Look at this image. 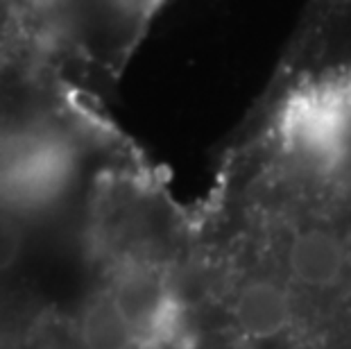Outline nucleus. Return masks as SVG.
<instances>
[{
  "label": "nucleus",
  "instance_id": "nucleus-1",
  "mask_svg": "<svg viewBox=\"0 0 351 349\" xmlns=\"http://www.w3.org/2000/svg\"><path fill=\"white\" fill-rule=\"evenodd\" d=\"M288 139L317 161L345 154L351 136V84H328L304 93L288 111Z\"/></svg>",
  "mask_w": 351,
  "mask_h": 349
},
{
  "label": "nucleus",
  "instance_id": "nucleus-2",
  "mask_svg": "<svg viewBox=\"0 0 351 349\" xmlns=\"http://www.w3.org/2000/svg\"><path fill=\"white\" fill-rule=\"evenodd\" d=\"M66 170L64 152L43 136L19 134L0 143V193H16L12 202L46 200Z\"/></svg>",
  "mask_w": 351,
  "mask_h": 349
},
{
  "label": "nucleus",
  "instance_id": "nucleus-5",
  "mask_svg": "<svg viewBox=\"0 0 351 349\" xmlns=\"http://www.w3.org/2000/svg\"><path fill=\"white\" fill-rule=\"evenodd\" d=\"M114 306L127 324H147L159 311V295L147 277H132L116 291Z\"/></svg>",
  "mask_w": 351,
  "mask_h": 349
},
{
  "label": "nucleus",
  "instance_id": "nucleus-4",
  "mask_svg": "<svg viewBox=\"0 0 351 349\" xmlns=\"http://www.w3.org/2000/svg\"><path fill=\"white\" fill-rule=\"evenodd\" d=\"M234 315L245 336L267 340L279 336L290 324L293 306L279 286L270 281H252L238 295Z\"/></svg>",
  "mask_w": 351,
  "mask_h": 349
},
{
  "label": "nucleus",
  "instance_id": "nucleus-6",
  "mask_svg": "<svg viewBox=\"0 0 351 349\" xmlns=\"http://www.w3.org/2000/svg\"><path fill=\"white\" fill-rule=\"evenodd\" d=\"M21 250H23V236L16 220L10 213L0 211V272L10 270L19 261Z\"/></svg>",
  "mask_w": 351,
  "mask_h": 349
},
{
  "label": "nucleus",
  "instance_id": "nucleus-3",
  "mask_svg": "<svg viewBox=\"0 0 351 349\" xmlns=\"http://www.w3.org/2000/svg\"><path fill=\"white\" fill-rule=\"evenodd\" d=\"M288 268L297 284L308 288H331L347 268V252L333 234L308 229L295 236L288 250Z\"/></svg>",
  "mask_w": 351,
  "mask_h": 349
}]
</instances>
